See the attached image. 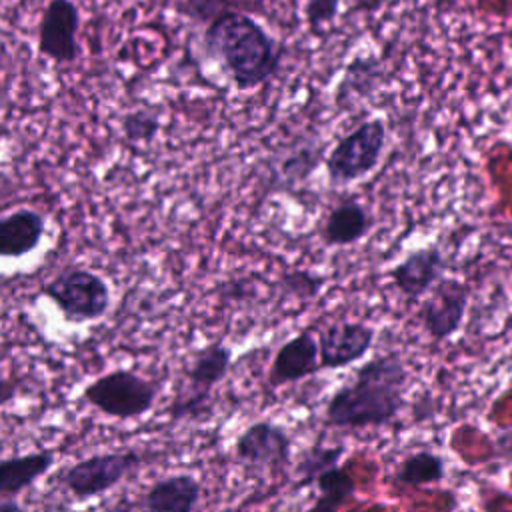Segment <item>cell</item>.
<instances>
[{
    "label": "cell",
    "instance_id": "4",
    "mask_svg": "<svg viewBox=\"0 0 512 512\" xmlns=\"http://www.w3.org/2000/svg\"><path fill=\"white\" fill-rule=\"evenodd\" d=\"M158 398V386L134 370L116 368L82 390V400L104 416L118 420L140 418L154 406Z\"/></svg>",
    "mask_w": 512,
    "mask_h": 512
},
{
    "label": "cell",
    "instance_id": "25",
    "mask_svg": "<svg viewBox=\"0 0 512 512\" xmlns=\"http://www.w3.org/2000/svg\"><path fill=\"white\" fill-rule=\"evenodd\" d=\"M228 0H182L178 10L192 16V18H216L218 14L226 12Z\"/></svg>",
    "mask_w": 512,
    "mask_h": 512
},
{
    "label": "cell",
    "instance_id": "27",
    "mask_svg": "<svg viewBox=\"0 0 512 512\" xmlns=\"http://www.w3.org/2000/svg\"><path fill=\"white\" fill-rule=\"evenodd\" d=\"M0 512H24V506L12 496H0Z\"/></svg>",
    "mask_w": 512,
    "mask_h": 512
},
{
    "label": "cell",
    "instance_id": "17",
    "mask_svg": "<svg viewBox=\"0 0 512 512\" xmlns=\"http://www.w3.org/2000/svg\"><path fill=\"white\" fill-rule=\"evenodd\" d=\"M232 366V348L220 340L208 342L200 348L190 366L186 368L188 388L200 392H212L216 384H220Z\"/></svg>",
    "mask_w": 512,
    "mask_h": 512
},
{
    "label": "cell",
    "instance_id": "14",
    "mask_svg": "<svg viewBox=\"0 0 512 512\" xmlns=\"http://www.w3.org/2000/svg\"><path fill=\"white\" fill-rule=\"evenodd\" d=\"M46 234V218L38 210L18 208L0 216V258H22L34 252Z\"/></svg>",
    "mask_w": 512,
    "mask_h": 512
},
{
    "label": "cell",
    "instance_id": "7",
    "mask_svg": "<svg viewBox=\"0 0 512 512\" xmlns=\"http://www.w3.org/2000/svg\"><path fill=\"white\" fill-rule=\"evenodd\" d=\"M234 458L250 468L284 470L292 460V438L282 424L256 420L234 440Z\"/></svg>",
    "mask_w": 512,
    "mask_h": 512
},
{
    "label": "cell",
    "instance_id": "19",
    "mask_svg": "<svg viewBox=\"0 0 512 512\" xmlns=\"http://www.w3.org/2000/svg\"><path fill=\"white\" fill-rule=\"evenodd\" d=\"M446 476L444 460L430 450H418L408 454L396 470V482L402 486H426L442 482Z\"/></svg>",
    "mask_w": 512,
    "mask_h": 512
},
{
    "label": "cell",
    "instance_id": "26",
    "mask_svg": "<svg viewBox=\"0 0 512 512\" xmlns=\"http://www.w3.org/2000/svg\"><path fill=\"white\" fill-rule=\"evenodd\" d=\"M16 394H18V384L0 374V408L6 406L8 402H12L16 398Z\"/></svg>",
    "mask_w": 512,
    "mask_h": 512
},
{
    "label": "cell",
    "instance_id": "3",
    "mask_svg": "<svg viewBox=\"0 0 512 512\" xmlns=\"http://www.w3.org/2000/svg\"><path fill=\"white\" fill-rule=\"evenodd\" d=\"M388 128L382 118H368L344 134L328 152L324 166L332 186H346L368 176L382 158Z\"/></svg>",
    "mask_w": 512,
    "mask_h": 512
},
{
    "label": "cell",
    "instance_id": "13",
    "mask_svg": "<svg viewBox=\"0 0 512 512\" xmlns=\"http://www.w3.org/2000/svg\"><path fill=\"white\" fill-rule=\"evenodd\" d=\"M202 498V484L192 474H172L152 482L142 494V512H194Z\"/></svg>",
    "mask_w": 512,
    "mask_h": 512
},
{
    "label": "cell",
    "instance_id": "23",
    "mask_svg": "<svg viewBox=\"0 0 512 512\" xmlns=\"http://www.w3.org/2000/svg\"><path fill=\"white\" fill-rule=\"evenodd\" d=\"M278 284L294 298H314L322 290L324 278L308 270H290L278 278Z\"/></svg>",
    "mask_w": 512,
    "mask_h": 512
},
{
    "label": "cell",
    "instance_id": "12",
    "mask_svg": "<svg viewBox=\"0 0 512 512\" xmlns=\"http://www.w3.org/2000/svg\"><path fill=\"white\" fill-rule=\"evenodd\" d=\"M444 270V254L436 246H426L402 258L392 268L390 278L406 298H420L444 278Z\"/></svg>",
    "mask_w": 512,
    "mask_h": 512
},
{
    "label": "cell",
    "instance_id": "20",
    "mask_svg": "<svg viewBox=\"0 0 512 512\" xmlns=\"http://www.w3.org/2000/svg\"><path fill=\"white\" fill-rule=\"evenodd\" d=\"M212 392H200L188 388L186 394H180L166 410L170 422H204L212 416Z\"/></svg>",
    "mask_w": 512,
    "mask_h": 512
},
{
    "label": "cell",
    "instance_id": "28",
    "mask_svg": "<svg viewBox=\"0 0 512 512\" xmlns=\"http://www.w3.org/2000/svg\"><path fill=\"white\" fill-rule=\"evenodd\" d=\"M108 512H136V504H132L128 500H120L112 508H108Z\"/></svg>",
    "mask_w": 512,
    "mask_h": 512
},
{
    "label": "cell",
    "instance_id": "10",
    "mask_svg": "<svg viewBox=\"0 0 512 512\" xmlns=\"http://www.w3.org/2000/svg\"><path fill=\"white\" fill-rule=\"evenodd\" d=\"M376 330L366 322H334L318 332L320 368L338 370L364 358L374 344Z\"/></svg>",
    "mask_w": 512,
    "mask_h": 512
},
{
    "label": "cell",
    "instance_id": "6",
    "mask_svg": "<svg viewBox=\"0 0 512 512\" xmlns=\"http://www.w3.org/2000/svg\"><path fill=\"white\" fill-rule=\"evenodd\" d=\"M144 458L138 450L100 452L62 468L56 480L76 500H88L112 490L136 472L144 464Z\"/></svg>",
    "mask_w": 512,
    "mask_h": 512
},
{
    "label": "cell",
    "instance_id": "24",
    "mask_svg": "<svg viewBox=\"0 0 512 512\" xmlns=\"http://www.w3.org/2000/svg\"><path fill=\"white\" fill-rule=\"evenodd\" d=\"M342 0H306L304 18L312 32H318L322 26L330 24L340 12Z\"/></svg>",
    "mask_w": 512,
    "mask_h": 512
},
{
    "label": "cell",
    "instance_id": "11",
    "mask_svg": "<svg viewBox=\"0 0 512 512\" xmlns=\"http://www.w3.org/2000/svg\"><path fill=\"white\" fill-rule=\"evenodd\" d=\"M320 370V352H318V338L312 330H302L288 338L274 354L270 370H268V384L270 386H284L292 382H300Z\"/></svg>",
    "mask_w": 512,
    "mask_h": 512
},
{
    "label": "cell",
    "instance_id": "8",
    "mask_svg": "<svg viewBox=\"0 0 512 512\" xmlns=\"http://www.w3.org/2000/svg\"><path fill=\"white\" fill-rule=\"evenodd\" d=\"M80 12L72 0H50L38 26V52L58 64H72L80 56Z\"/></svg>",
    "mask_w": 512,
    "mask_h": 512
},
{
    "label": "cell",
    "instance_id": "18",
    "mask_svg": "<svg viewBox=\"0 0 512 512\" xmlns=\"http://www.w3.org/2000/svg\"><path fill=\"white\" fill-rule=\"evenodd\" d=\"M318 498L304 512H340L356 490L354 478L340 466H332L316 480Z\"/></svg>",
    "mask_w": 512,
    "mask_h": 512
},
{
    "label": "cell",
    "instance_id": "16",
    "mask_svg": "<svg viewBox=\"0 0 512 512\" xmlns=\"http://www.w3.org/2000/svg\"><path fill=\"white\" fill-rule=\"evenodd\" d=\"M372 228V216L358 200H344L336 204L322 226V240L326 246H350L360 242Z\"/></svg>",
    "mask_w": 512,
    "mask_h": 512
},
{
    "label": "cell",
    "instance_id": "9",
    "mask_svg": "<svg viewBox=\"0 0 512 512\" xmlns=\"http://www.w3.org/2000/svg\"><path fill=\"white\" fill-rule=\"evenodd\" d=\"M466 304L468 288L456 278H442L420 304L418 320L434 342H442L460 328Z\"/></svg>",
    "mask_w": 512,
    "mask_h": 512
},
{
    "label": "cell",
    "instance_id": "15",
    "mask_svg": "<svg viewBox=\"0 0 512 512\" xmlns=\"http://www.w3.org/2000/svg\"><path fill=\"white\" fill-rule=\"evenodd\" d=\"M54 466L52 450H34L0 460V496L16 498Z\"/></svg>",
    "mask_w": 512,
    "mask_h": 512
},
{
    "label": "cell",
    "instance_id": "1",
    "mask_svg": "<svg viewBox=\"0 0 512 512\" xmlns=\"http://www.w3.org/2000/svg\"><path fill=\"white\" fill-rule=\"evenodd\" d=\"M408 372L394 352L364 362L352 380L328 400L324 420L334 428H368L390 424L404 406Z\"/></svg>",
    "mask_w": 512,
    "mask_h": 512
},
{
    "label": "cell",
    "instance_id": "5",
    "mask_svg": "<svg viewBox=\"0 0 512 512\" xmlns=\"http://www.w3.org/2000/svg\"><path fill=\"white\" fill-rule=\"evenodd\" d=\"M42 294L74 324L100 320L112 300L108 282L88 268H66L58 272L42 286Z\"/></svg>",
    "mask_w": 512,
    "mask_h": 512
},
{
    "label": "cell",
    "instance_id": "2",
    "mask_svg": "<svg viewBox=\"0 0 512 512\" xmlns=\"http://www.w3.org/2000/svg\"><path fill=\"white\" fill-rule=\"evenodd\" d=\"M202 48L236 90H252L270 80L284 56L276 38L252 16L238 10H226L208 22Z\"/></svg>",
    "mask_w": 512,
    "mask_h": 512
},
{
    "label": "cell",
    "instance_id": "22",
    "mask_svg": "<svg viewBox=\"0 0 512 512\" xmlns=\"http://www.w3.org/2000/svg\"><path fill=\"white\" fill-rule=\"evenodd\" d=\"M160 128L158 114L146 108L132 110L122 118V132L130 142H150Z\"/></svg>",
    "mask_w": 512,
    "mask_h": 512
},
{
    "label": "cell",
    "instance_id": "21",
    "mask_svg": "<svg viewBox=\"0 0 512 512\" xmlns=\"http://www.w3.org/2000/svg\"><path fill=\"white\" fill-rule=\"evenodd\" d=\"M344 452V446H322L316 444L312 448H308L302 456V460L296 466V474L300 476L296 486H306L310 482H314L322 472H326L332 466H338L340 456Z\"/></svg>",
    "mask_w": 512,
    "mask_h": 512
}]
</instances>
